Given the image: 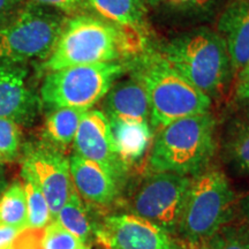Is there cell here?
Returning <instances> with one entry per match:
<instances>
[{
    "label": "cell",
    "instance_id": "3",
    "mask_svg": "<svg viewBox=\"0 0 249 249\" xmlns=\"http://www.w3.org/2000/svg\"><path fill=\"white\" fill-rule=\"evenodd\" d=\"M133 75L147 91L154 128L160 129L176 120L209 112L211 98L193 86L160 54L142 58Z\"/></svg>",
    "mask_w": 249,
    "mask_h": 249
},
{
    "label": "cell",
    "instance_id": "2",
    "mask_svg": "<svg viewBox=\"0 0 249 249\" xmlns=\"http://www.w3.org/2000/svg\"><path fill=\"white\" fill-rule=\"evenodd\" d=\"M216 121L209 112L161 127L152 144V172L196 176L205 170L216 150Z\"/></svg>",
    "mask_w": 249,
    "mask_h": 249
},
{
    "label": "cell",
    "instance_id": "1",
    "mask_svg": "<svg viewBox=\"0 0 249 249\" xmlns=\"http://www.w3.org/2000/svg\"><path fill=\"white\" fill-rule=\"evenodd\" d=\"M144 36L103 18L81 13L67 18L44 68L53 71L79 65L121 61L142 50Z\"/></svg>",
    "mask_w": 249,
    "mask_h": 249
},
{
    "label": "cell",
    "instance_id": "26",
    "mask_svg": "<svg viewBox=\"0 0 249 249\" xmlns=\"http://www.w3.org/2000/svg\"><path fill=\"white\" fill-rule=\"evenodd\" d=\"M29 1L46 7H52L71 15L81 14L90 7L87 0H29Z\"/></svg>",
    "mask_w": 249,
    "mask_h": 249
},
{
    "label": "cell",
    "instance_id": "22",
    "mask_svg": "<svg viewBox=\"0 0 249 249\" xmlns=\"http://www.w3.org/2000/svg\"><path fill=\"white\" fill-rule=\"evenodd\" d=\"M23 177V188L26 193L28 222L27 229H44L52 222L48 201L38 186L28 177Z\"/></svg>",
    "mask_w": 249,
    "mask_h": 249
},
{
    "label": "cell",
    "instance_id": "18",
    "mask_svg": "<svg viewBox=\"0 0 249 249\" xmlns=\"http://www.w3.org/2000/svg\"><path fill=\"white\" fill-rule=\"evenodd\" d=\"M86 111L76 108L58 107L49 114L44 124V139L46 143L60 150L66 148L75 139L81 119Z\"/></svg>",
    "mask_w": 249,
    "mask_h": 249
},
{
    "label": "cell",
    "instance_id": "10",
    "mask_svg": "<svg viewBox=\"0 0 249 249\" xmlns=\"http://www.w3.org/2000/svg\"><path fill=\"white\" fill-rule=\"evenodd\" d=\"M76 154L93 161L121 186L128 167L118 154L107 114L98 110H88L81 119L74 139Z\"/></svg>",
    "mask_w": 249,
    "mask_h": 249
},
{
    "label": "cell",
    "instance_id": "31",
    "mask_svg": "<svg viewBox=\"0 0 249 249\" xmlns=\"http://www.w3.org/2000/svg\"><path fill=\"white\" fill-rule=\"evenodd\" d=\"M247 79H249V64L246 66L245 70L239 74V76L236 77V82H241V81H245Z\"/></svg>",
    "mask_w": 249,
    "mask_h": 249
},
{
    "label": "cell",
    "instance_id": "35",
    "mask_svg": "<svg viewBox=\"0 0 249 249\" xmlns=\"http://www.w3.org/2000/svg\"><path fill=\"white\" fill-rule=\"evenodd\" d=\"M2 160V157H1V156H0V161H1Z\"/></svg>",
    "mask_w": 249,
    "mask_h": 249
},
{
    "label": "cell",
    "instance_id": "4",
    "mask_svg": "<svg viewBox=\"0 0 249 249\" xmlns=\"http://www.w3.org/2000/svg\"><path fill=\"white\" fill-rule=\"evenodd\" d=\"M160 55L210 98L219 96L233 76L225 42L216 31L198 29L177 37Z\"/></svg>",
    "mask_w": 249,
    "mask_h": 249
},
{
    "label": "cell",
    "instance_id": "13",
    "mask_svg": "<svg viewBox=\"0 0 249 249\" xmlns=\"http://www.w3.org/2000/svg\"><path fill=\"white\" fill-rule=\"evenodd\" d=\"M218 34L225 42L235 77L249 64V0H231L218 20Z\"/></svg>",
    "mask_w": 249,
    "mask_h": 249
},
{
    "label": "cell",
    "instance_id": "34",
    "mask_svg": "<svg viewBox=\"0 0 249 249\" xmlns=\"http://www.w3.org/2000/svg\"><path fill=\"white\" fill-rule=\"evenodd\" d=\"M147 1L151 5H157V4H160V2H163L164 0H147Z\"/></svg>",
    "mask_w": 249,
    "mask_h": 249
},
{
    "label": "cell",
    "instance_id": "5",
    "mask_svg": "<svg viewBox=\"0 0 249 249\" xmlns=\"http://www.w3.org/2000/svg\"><path fill=\"white\" fill-rule=\"evenodd\" d=\"M234 192L222 171L204 170L192 177L178 232L188 246L205 244L229 223Z\"/></svg>",
    "mask_w": 249,
    "mask_h": 249
},
{
    "label": "cell",
    "instance_id": "20",
    "mask_svg": "<svg viewBox=\"0 0 249 249\" xmlns=\"http://www.w3.org/2000/svg\"><path fill=\"white\" fill-rule=\"evenodd\" d=\"M27 222L26 193L20 182H15L0 197V224L22 231L27 229Z\"/></svg>",
    "mask_w": 249,
    "mask_h": 249
},
{
    "label": "cell",
    "instance_id": "28",
    "mask_svg": "<svg viewBox=\"0 0 249 249\" xmlns=\"http://www.w3.org/2000/svg\"><path fill=\"white\" fill-rule=\"evenodd\" d=\"M26 4L27 0H0V27L13 20Z\"/></svg>",
    "mask_w": 249,
    "mask_h": 249
},
{
    "label": "cell",
    "instance_id": "29",
    "mask_svg": "<svg viewBox=\"0 0 249 249\" xmlns=\"http://www.w3.org/2000/svg\"><path fill=\"white\" fill-rule=\"evenodd\" d=\"M21 230L0 224V249H11Z\"/></svg>",
    "mask_w": 249,
    "mask_h": 249
},
{
    "label": "cell",
    "instance_id": "17",
    "mask_svg": "<svg viewBox=\"0 0 249 249\" xmlns=\"http://www.w3.org/2000/svg\"><path fill=\"white\" fill-rule=\"evenodd\" d=\"M98 15L127 29L143 33L147 15V0H87Z\"/></svg>",
    "mask_w": 249,
    "mask_h": 249
},
{
    "label": "cell",
    "instance_id": "27",
    "mask_svg": "<svg viewBox=\"0 0 249 249\" xmlns=\"http://www.w3.org/2000/svg\"><path fill=\"white\" fill-rule=\"evenodd\" d=\"M171 7L191 13H204L216 4L217 0H164Z\"/></svg>",
    "mask_w": 249,
    "mask_h": 249
},
{
    "label": "cell",
    "instance_id": "11",
    "mask_svg": "<svg viewBox=\"0 0 249 249\" xmlns=\"http://www.w3.org/2000/svg\"><path fill=\"white\" fill-rule=\"evenodd\" d=\"M95 236L107 249H182L170 233L133 213L107 217Z\"/></svg>",
    "mask_w": 249,
    "mask_h": 249
},
{
    "label": "cell",
    "instance_id": "6",
    "mask_svg": "<svg viewBox=\"0 0 249 249\" xmlns=\"http://www.w3.org/2000/svg\"><path fill=\"white\" fill-rule=\"evenodd\" d=\"M66 20L59 11L27 1L13 20L0 27V64L48 58Z\"/></svg>",
    "mask_w": 249,
    "mask_h": 249
},
{
    "label": "cell",
    "instance_id": "32",
    "mask_svg": "<svg viewBox=\"0 0 249 249\" xmlns=\"http://www.w3.org/2000/svg\"><path fill=\"white\" fill-rule=\"evenodd\" d=\"M246 218H247V225H248V232H249V198L246 202Z\"/></svg>",
    "mask_w": 249,
    "mask_h": 249
},
{
    "label": "cell",
    "instance_id": "25",
    "mask_svg": "<svg viewBox=\"0 0 249 249\" xmlns=\"http://www.w3.org/2000/svg\"><path fill=\"white\" fill-rule=\"evenodd\" d=\"M208 249H249V240L233 227H222L207 241Z\"/></svg>",
    "mask_w": 249,
    "mask_h": 249
},
{
    "label": "cell",
    "instance_id": "12",
    "mask_svg": "<svg viewBox=\"0 0 249 249\" xmlns=\"http://www.w3.org/2000/svg\"><path fill=\"white\" fill-rule=\"evenodd\" d=\"M23 65L0 64V118L23 124L33 119L37 98L27 83Z\"/></svg>",
    "mask_w": 249,
    "mask_h": 249
},
{
    "label": "cell",
    "instance_id": "24",
    "mask_svg": "<svg viewBox=\"0 0 249 249\" xmlns=\"http://www.w3.org/2000/svg\"><path fill=\"white\" fill-rule=\"evenodd\" d=\"M21 133L18 124L14 121L0 118V156L4 158H13L20 147Z\"/></svg>",
    "mask_w": 249,
    "mask_h": 249
},
{
    "label": "cell",
    "instance_id": "14",
    "mask_svg": "<svg viewBox=\"0 0 249 249\" xmlns=\"http://www.w3.org/2000/svg\"><path fill=\"white\" fill-rule=\"evenodd\" d=\"M74 188L90 203L107 205L116 200L120 186L93 161L74 154L70 160Z\"/></svg>",
    "mask_w": 249,
    "mask_h": 249
},
{
    "label": "cell",
    "instance_id": "15",
    "mask_svg": "<svg viewBox=\"0 0 249 249\" xmlns=\"http://www.w3.org/2000/svg\"><path fill=\"white\" fill-rule=\"evenodd\" d=\"M105 97V114L110 121L148 123L150 107L147 91L134 75L112 86Z\"/></svg>",
    "mask_w": 249,
    "mask_h": 249
},
{
    "label": "cell",
    "instance_id": "7",
    "mask_svg": "<svg viewBox=\"0 0 249 249\" xmlns=\"http://www.w3.org/2000/svg\"><path fill=\"white\" fill-rule=\"evenodd\" d=\"M124 71L123 61L79 65L49 71L40 88V97L53 108L88 111L107 96Z\"/></svg>",
    "mask_w": 249,
    "mask_h": 249
},
{
    "label": "cell",
    "instance_id": "16",
    "mask_svg": "<svg viewBox=\"0 0 249 249\" xmlns=\"http://www.w3.org/2000/svg\"><path fill=\"white\" fill-rule=\"evenodd\" d=\"M110 124L118 154L126 166L141 160L152 138L149 124L136 121H110Z\"/></svg>",
    "mask_w": 249,
    "mask_h": 249
},
{
    "label": "cell",
    "instance_id": "19",
    "mask_svg": "<svg viewBox=\"0 0 249 249\" xmlns=\"http://www.w3.org/2000/svg\"><path fill=\"white\" fill-rule=\"evenodd\" d=\"M54 220L86 244L90 241L92 233L95 234V230L90 223L86 207L74 186L71 187L66 203L59 210Z\"/></svg>",
    "mask_w": 249,
    "mask_h": 249
},
{
    "label": "cell",
    "instance_id": "8",
    "mask_svg": "<svg viewBox=\"0 0 249 249\" xmlns=\"http://www.w3.org/2000/svg\"><path fill=\"white\" fill-rule=\"evenodd\" d=\"M191 179L176 173L154 172L134 193L132 213L173 233L178 229Z\"/></svg>",
    "mask_w": 249,
    "mask_h": 249
},
{
    "label": "cell",
    "instance_id": "21",
    "mask_svg": "<svg viewBox=\"0 0 249 249\" xmlns=\"http://www.w3.org/2000/svg\"><path fill=\"white\" fill-rule=\"evenodd\" d=\"M225 149L234 169L249 174V118L232 124L227 134Z\"/></svg>",
    "mask_w": 249,
    "mask_h": 249
},
{
    "label": "cell",
    "instance_id": "23",
    "mask_svg": "<svg viewBox=\"0 0 249 249\" xmlns=\"http://www.w3.org/2000/svg\"><path fill=\"white\" fill-rule=\"evenodd\" d=\"M40 249H90V246L52 220L42 229Z\"/></svg>",
    "mask_w": 249,
    "mask_h": 249
},
{
    "label": "cell",
    "instance_id": "9",
    "mask_svg": "<svg viewBox=\"0 0 249 249\" xmlns=\"http://www.w3.org/2000/svg\"><path fill=\"white\" fill-rule=\"evenodd\" d=\"M22 176L39 187L54 220L73 187L70 160L59 149L46 142L29 145L23 155Z\"/></svg>",
    "mask_w": 249,
    "mask_h": 249
},
{
    "label": "cell",
    "instance_id": "30",
    "mask_svg": "<svg viewBox=\"0 0 249 249\" xmlns=\"http://www.w3.org/2000/svg\"><path fill=\"white\" fill-rule=\"evenodd\" d=\"M236 98L239 102L249 107V79L238 82V85H236Z\"/></svg>",
    "mask_w": 249,
    "mask_h": 249
},
{
    "label": "cell",
    "instance_id": "33",
    "mask_svg": "<svg viewBox=\"0 0 249 249\" xmlns=\"http://www.w3.org/2000/svg\"><path fill=\"white\" fill-rule=\"evenodd\" d=\"M189 249H208L207 246H205L204 244L202 245H196V246H188Z\"/></svg>",
    "mask_w": 249,
    "mask_h": 249
}]
</instances>
